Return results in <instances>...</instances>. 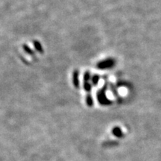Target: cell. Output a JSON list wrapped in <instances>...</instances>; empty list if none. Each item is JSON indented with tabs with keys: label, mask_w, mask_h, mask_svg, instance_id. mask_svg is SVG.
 Masks as SVG:
<instances>
[{
	"label": "cell",
	"mask_w": 161,
	"mask_h": 161,
	"mask_svg": "<svg viewBox=\"0 0 161 161\" xmlns=\"http://www.w3.org/2000/svg\"><path fill=\"white\" fill-rule=\"evenodd\" d=\"M34 46H35V49L38 51V52H43V48H42L41 45L39 42L37 41H35L34 42Z\"/></svg>",
	"instance_id": "1"
},
{
	"label": "cell",
	"mask_w": 161,
	"mask_h": 161,
	"mask_svg": "<svg viewBox=\"0 0 161 161\" xmlns=\"http://www.w3.org/2000/svg\"><path fill=\"white\" fill-rule=\"evenodd\" d=\"M78 75L77 72H75L74 73V78H73V83H74V85L76 87H78Z\"/></svg>",
	"instance_id": "2"
},
{
	"label": "cell",
	"mask_w": 161,
	"mask_h": 161,
	"mask_svg": "<svg viewBox=\"0 0 161 161\" xmlns=\"http://www.w3.org/2000/svg\"><path fill=\"white\" fill-rule=\"evenodd\" d=\"M23 48H24V49H25V52H27L29 54H33V51L31 50L30 48H29V46H27L26 45H24L23 46Z\"/></svg>",
	"instance_id": "3"
}]
</instances>
